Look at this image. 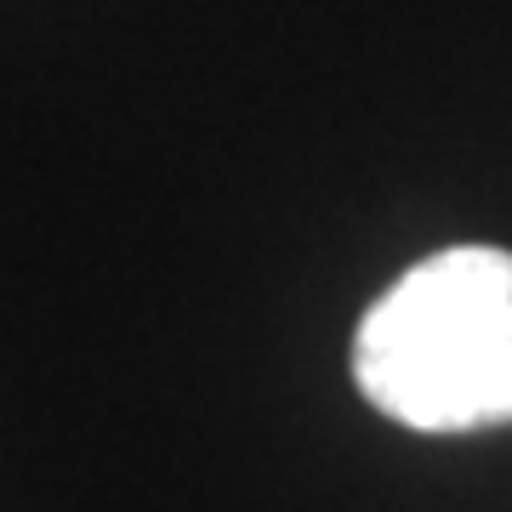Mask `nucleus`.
Instances as JSON below:
<instances>
[{
  "label": "nucleus",
  "mask_w": 512,
  "mask_h": 512,
  "mask_svg": "<svg viewBox=\"0 0 512 512\" xmlns=\"http://www.w3.org/2000/svg\"><path fill=\"white\" fill-rule=\"evenodd\" d=\"M353 382L416 433L512 421V251L456 245L399 274L359 319Z\"/></svg>",
  "instance_id": "f257e3e1"
}]
</instances>
